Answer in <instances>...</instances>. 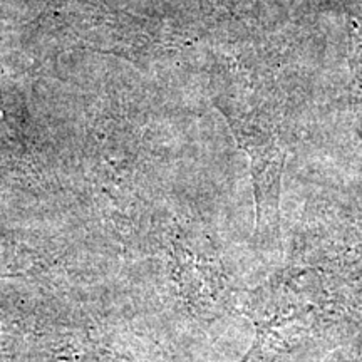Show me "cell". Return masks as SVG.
Masks as SVG:
<instances>
[{"label": "cell", "instance_id": "cell-1", "mask_svg": "<svg viewBox=\"0 0 362 362\" xmlns=\"http://www.w3.org/2000/svg\"><path fill=\"white\" fill-rule=\"evenodd\" d=\"M235 138L245 149L252 161L253 187H255L257 202V226L262 223L264 216H277L280 178H282L284 153L275 138L264 133L255 126L233 124Z\"/></svg>", "mask_w": 362, "mask_h": 362}]
</instances>
